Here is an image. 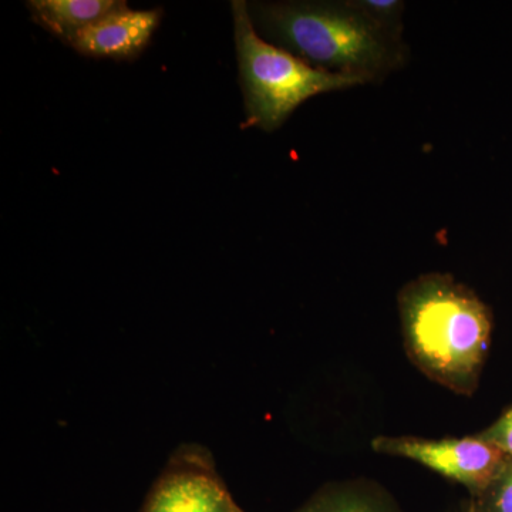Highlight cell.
<instances>
[{"label":"cell","mask_w":512,"mask_h":512,"mask_svg":"<svg viewBox=\"0 0 512 512\" xmlns=\"http://www.w3.org/2000/svg\"><path fill=\"white\" fill-rule=\"evenodd\" d=\"M404 352L431 382L471 397L493 340L494 316L478 293L448 272H427L397 293Z\"/></svg>","instance_id":"1"},{"label":"cell","mask_w":512,"mask_h":512,"mask_svg":"<svg viewBox=\"0 0 512 512\" xmlns=\"http://www.w3.org/2000/svg\"><path fill=\"white\" fill-rule=\"evenodd\" d=\"M249 13L256 32L272 45L362 86L383 83L409 64L406 39L384 32L349 0L256 2Z\"/></svg>","instance_id":"2"},{"label":"cell","mask_w":512,"mask_h":512,"mask_svg":"<svg viewBox=\"0 0 512 512\" xmlns=\"http://www.w3.org/2000/svg\"><path fill=\"white\" fill-rule=\"evenodd\" d=\"M232 15L244 93V127L272 133L312 97L362 86L348 77L320 72L269 43L256 32L249 3L244 0L232 2Z\"/></svg>","instance_id":"3"},{"label":"cell","mask_w":512,"mask_h":512,"mask_svg":"<svg viewBox=\"0 0 512 512\" xmlns=\"http://www.w3.org/2000/svg\"><path fill=\"white\" fill-rule=\"evenodd\" d=\"M370 446L377 454L416 461L439 476L463 485L471 498L485 490L508 457L500 448L478 439L476 434L460 439L377 436Z\"/></svg>","instance_id":"4"},{"label":"cell","mask_w":512,"mask_h":512,"mask_svg":"<svg viewBox=\"0 0 512 512\" xmlns=\"http://www.w3.org/2000/svg\"><path fill=\"white\" fill-rule=\"evenodd\" d=\"M141 512H245L210 466L178 464L158 480Z\"/></svg>","instance_id":"5"},{"label":"cell","mask_w":512,"mask_h":512,"mask_svg":"<svg viewBox=\"0 0 512 512\" xmlns=\"http://www.w3.org/2000/svg\"><path fill=\"white\" fill-rule=\"evenodd\" d=\"M161 19V10H130L126 6L84 29L72 46L82 55L133 59L140 55Z\"/></svg>","instance_id":"6"},{"label":"cell","mask_w":512,"mask_h":512,"mask_svg":"<svg viewBox=\"0 0 512 512\" xmlns=\"http://www.w3.org/2000/svg\"><path fill=\"white\" fill-rule=\"evenodd\" d=\"M295 512H404L382 484L369 478L333 481Z\"/></svg>","instance_id":"7"},{"label":"cell","mask_w":512,"mask_h":512,"mask_svg":"<svg viewBox=\"0 0 512 512\" xmlns=\"http://www.w3.org/2000/svg\"><path fill=\"white\" fill-rule=\"evenodd\" d=\"M126 5L119 0H32L29 9L43 28L72 43L84 29Z\"/></svg>","instance_id":"8"},{"label":"cell","mask_w":512,"mask_h":512,"mask_svg":"<svg viewBox=\"0 0 512 512\" xmlns=\"http://www.w3.org/2000/svg\"><path fill=\"white\" fill-rule=\"evenodd\" d=\"M353 8L359 10L365 18L375 23L384 32L404 39L403 0H349Z\"/></svg>","instance_id":"9"},{"label":"cell","mask_w":512,"mask_h":512,"mask_svg":"<svg viewBox=\"0 0 512 512\" xmlns=\"http://www.w3.org/2000/svg\"><path fill=\"white\" fill-rule=\"evenodd\" d=\"M474 512H512V457L477 497L471 498Z\"/></svg>","instance_id":"10"},{"label":"cell","mask_w":512,"mask_h":512,"mask_svg":"<svg viewBox=\"0 0 512 512\" xmlns=\"http://www.w3.org/2000/svg\"><path fill=\"white\" fill-rule=\"evenodd\" d=\"M478 439L487 441L512 457V404L500 414L494 423L477 433Z\"/></svg>","instance_id":"11"},{"label":"cell","mask_w":512,"mask_h":512,"mask_svg":"<svg viewBox=\"0 0 512 512\" xmlns=\"http://www.w3.org/2000/svg\"><path fill=\"white\" fill-rule=\"evenodd\" d=\"M464 512H474L473 507H471V504H468V507L466 508V511Z\"/></svg>","instance_id":"12"}]
</instances>
